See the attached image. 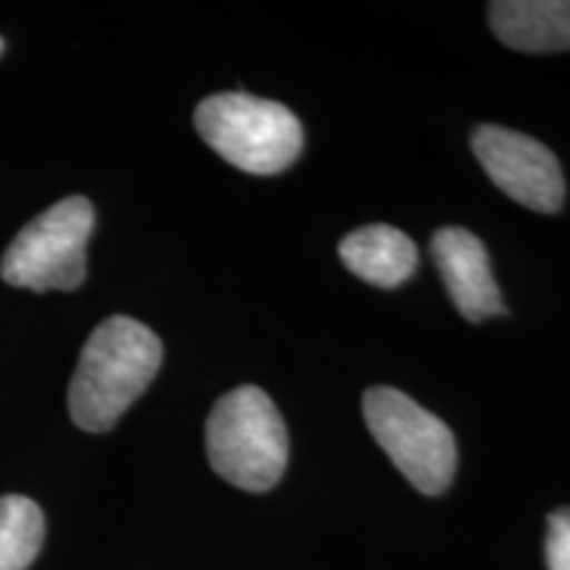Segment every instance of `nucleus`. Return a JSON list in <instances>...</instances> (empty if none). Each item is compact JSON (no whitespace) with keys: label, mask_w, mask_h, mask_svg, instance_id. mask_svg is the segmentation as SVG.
Listing matches in <instances>:
<instances>
[{"label":"nucleus","mask_w":570,"mask_h":570,"mask_svg":"<svg viewBox=\"0 0 570 570\" xmlns=\"http://www.w3.org/2000/svg\"><path fill=\"white\" fill-rule=\"evenodd\" d=\"M161 341L132 317H109L90 333L69 383V415L82 431L117 425L161 367Z\"/></svg>","instance_id":"obj_1"},{"label":"nucleus","mask_w":570,"mask_h":570,"mask_svg":"<svg viewBox=\"0 0 570 570\" xmlns=\"http://www.w3.org/2000/svg\"><path fill=\"white\" fill-rule=\"evenodd\" d=\"M209 465L244 491H267L288 462V431L265 391L238 386L214 404L206 420Z\"/></svg>","instance_id":"obj_2"},{"label":"nucleus","mask_w":570,"mask_h":570,"mask_svg":"<svg viewBox=\"0 0 570 570\" xmlns=\"http://www.w3.org/2000/svg\"><path fill=\"white\" fill-rule=\"evenodd\" d=\"M194 122L206 146L248 175L283 173L304 146L302 125L288 106L248 92L204 98Z\"/></svg>","instance_id":"obj_3"},{"label":"nucleus","mask_w":570,"mask_h":570,"mask_svg":"<svg viewBox=\"0 0 570 570\" xmlns=\"http://www.w3.org/2000/svg\"><path fill=\"white\" fill-rule=\"evenodd\" d=\"M96 214L85 196H69L35 217L0 259V277L13 288L75 291L88 275V240Z\"/></svg>","instance_id":"obj_4"},{"label":"nucleus","mask_w":570,"mask_h":570,"mask_svg":"<svg viewBox=\"0 0 570 570\" xmlns=\"http://www.w3.org/2000/svg\"><path fill=\"white\" fill-rule=\"evenodd\" d=\"M362 410L375 441L412 487L428 497L449 489L458 468V444L444 420L391 386L370 389Z\"/></svg>","instance_id":"obj_5"},{"label":"nucleus","mask_w":570,"mask_h":570,"mask_svg":"<svg viewBox=\"0 0 570 570\" xmlns=\"http://www.w3.org/2000/svg\"><path fill=\"white\" fill-rule=\"evenodd\" d=\"M470 142L487 175L512 202L544 214L562 209L566 177L544 142L497 125H481Z\"/></svg>","instance_id":"obj_6"},{"label":"nucleus","mask_w":570,"mask_h":570,"mask_svg":"<svg viewBox=\"0 0 570 570\" xmlns=\"http://www.w3.org/2000/svg\"><path fill=\"white\" fill-rule=\"evenodd\" d=\"M431 252L462 317L470 323H481V320L508 312L491 275L487 246L481 244L479 235L465 227H441L433 235Z\"/></svg>","instance_id":"obj_7"},{"label":"nucleus","mask_w":570,"mask_h":570,"mask_svg":"<svg viewBox=\"0 0 570 570\" xmlns=\"http://www.w3.org/2000/svg\"><path fill=\"white\" fill-rule=\"evenodd\" d=\"M489 21L515 51H570V0H497L489 6Z\"/></svg>","instance_id":"obj_8"},{"label":"nucleus","mask_w":570,"mask_h":570,"mask_svg":"<svg viewBox=\"0 0 570 570\" xmlns=\"http://www.w3.org/2000/svg\"><path fill=\"white\" fill-rule=\"evenodd\" d=\"M338 254L356 277L377 288H396L417 267V248L412 238L391 225H367L348 233L341 240Z\"/></svg>","instance_id":"obj_9"},{"label":"nucleus","mask_w":570,"mask_h":570,"mask_svg":"<svg viewBox=\"0 0 570 570\" xmlns=\"http://www.w3.org/2000/svg\"><path fill=\"white\" fill-rule=\"evenodd\" d=\"M46 518L32 499L0 497V570H27L38 558Z\"/></svg>","instance_id":"obj_10"},{"label":"nucleus","mask_w":570,"mask_h":570,"mask_svg":"<svg viewBox=\"0 0 570 570\" xmlns=\"http://www.w3.org/2000/svg\"><path fill=\"white\" fill-rule=\"evenodd\" d=\"M547 523V566L550 570H570V508L554 510Z\"/></svg>","instance_id":"obj_11"},{"label":"nucleus","mask_w":570,"mask_h":570,"mask_svg":"<svg viewBox=\"0 0 570 570\" xmlns=\"http://www.w3.org/2000/svg\"><path fill=\"white\" fill-rule=\"evenodd\" d=\"M0 48H3V40H0Z\"/></svg>","instance_id":"obj_12"}]
</instances>
